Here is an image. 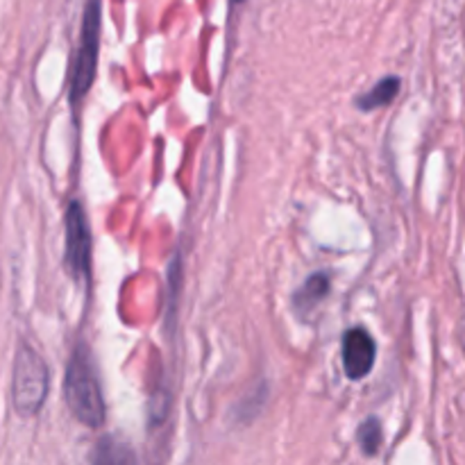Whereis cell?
<instances>
[{"label":"cell","mask_w":465,"mask_h":465,"mask_svg":"<svg viewBox=\"0 0 465 465\" xmlns=\"http://www.w3.org/2000/svg\"><path fill=\"white\" fill-rule=\"evenodd\" d=\"M14 407L21 416H35L48 395V366L44 359L30 348L21 345L14 361Z\"/></svg>","instance_id":"2"},{"label":"cell","mask_w":465,"mask_h":465,"mask_svg":"<svg viewBox=\"0 0 465 465\" xmlns=\"http://www.w3.org/2000/svg\"><path fill=\"white\" fill-rule=\"evenodd\" d=\"M377 343L363 327H352L343 336V368L350 380H363L375 366Z\"/></svg>","instance_id":"5"},{"label":"cell","mask_w":465,"mask_h":465,"mask_svg":"<svg viewBox=\"0 0 465 465\" xmlns=\"http://www.w3.org/2000/svg\"><path fill=\"white\" fill-rule=\"evenodd\" d=\"M325 295H327V277L313 275L312 280L302 286V291L298 293V304L300 307H312L316 300L325 298Z\"/></svg>","instance_id":"9"},{"label":"cell","mask_w":465,"mask_h":465,"mask_svg":"<svg viewBox=\"0 0 465 465\" xmlns=\"http://www.w3.org/2000/svg\"><path fill=\"white\" fill-rule=\"evenodd\" d=\"M359 443H361L363 452H366L368 457H372V454L380 450L381 427L375 418H371V420H366L361 427H359Z\"/></svg>","instance_id":"8"},{"label":"cell","mask_w":465,"mask_h":465,"mask_svg":"<svg viewBox=\"0 0 465 465\" xmlns=\"http://www.w3.org/2000/svg\"><path fill=\"white\" fill-rule=\"evenodd\" d=\"M94 465H139V463H136V457L134 452H132L130 445L107 436V439L100 440L98 448H95Z\"/></svg>","instance_id":"6"},{"label":"cell","mask_w":465,"mask_h":465,"mask_svg":"<svg viewBox=\"0 0 465 465\" xmlns=\"http://www.w3.org/2000/svg\"><path fill=\"white\" fill-rule=\"evenodd\" d=\"M64 263L75 280L89 275L91 266V234L84 209L80 203H71L66 209V252Z\"/></svg>","instance_id":"4"},{"label":"cell","mask_w":465,"mask_h":465,"mask_svg":"<svg viewBox=\"0 0 465 465\" xmlns=\"http://www.w3.org/2000/svg\"><path fill=\"white\" fill-rule=\"evenodd\" d=\"M98 44H100V5L89 3L84 7V21H82L80 48H77L75 64L71 75V103L77 104L89 91L98 64Z\"/></svg>","instance_id":"3"},{"label":"cell","mask_w":465,"mask_h":465,"mask_svg":"<svg viewBox=\"0 0 465 465\" xmlns=\"http://www.w3.org/2000/svg\"><path fill=\"white\" fill-rule=\"evenodd\" d=\"M400 91V80L398 77H384V80L380 82V84L372 86L371 91H368L363 98L357 100L359 107L363 109V112H371V109H377V107H384V104H389L391 100L398 95Z\"/></svg>","instance_id":"7"},{"label":"cell","mask_w":465,"mask_h":465,"mask_svg":"<svg viewBox=\"0 0 465 465\" xmlns=\"http://www.w3.org/2000/svg\"><path fill=\"white\" fill-rule=\"evenodd\" d=\"M64 398L73 416L86 427H100L104 422V400L100 391L94 361L84 345H77L66 368Z\"/></svg>","instance_id":"1"}]
</instances>
